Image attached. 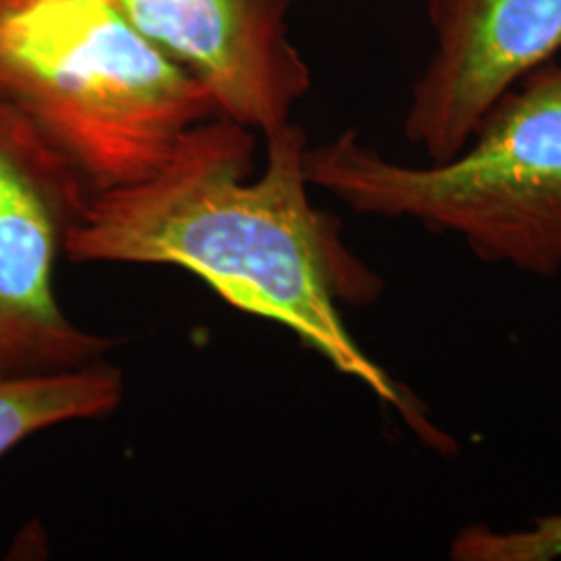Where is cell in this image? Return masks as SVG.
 Segmentation results:
<instances>
[{
    "mask_svg": "<svg viewBox=\"0 0 561 561\" xmlns=\"http://www.w3.org/2000/svg\"><path fill=\"white\" fill-rule=\"evenodd\" d=\"M0 101L92 194L150 175L192 127L219 117L208 88L115 0H0Z\"/></svg>",
    "mask_w": 561,
    "mask_h": 561,
    "instance_id": "7a4b0ae2",
    "label": "cell"
},
{
    "mask_svg": "<svg viewBox=\"0 0 561 561\" xmlns=\"http://www.w3.org/2000/svg\"><path fill=\"white\" fill-rule=\"evenodd\" d=\"M435 50L414 81L403 134L428 162L456 157L484 115L561 53V0H428Z\"/></svg>",
    "mask_w": 561,
    "mask_h": 561,
    "instance_id": "5b68a950",
    "label": "cell"
},
{
    "mask_svg": "<svg viewBox=\"0 0 561 561\" xmlns=\"http://www.w3.org/2000/svg\"><path fill=\"white\" fill-rule=\"evenodd\" d=\"M92 196L78 169L0 101V377L80 368L117 345L71 321L55 294Z\"/></svg>",
    "mask_w": 561,
    "mask_h": 561,
    "instance_id": "277c9868",
    "label": "cell"
},
{
    "mask_svg": "<svg viewBox=\"0 0 561 561\" xmlns=\"http://www.w3.org/2000/svg\"><path fill=\"white\" fill-rule=\"evenodd\" d=\"M125 373L108 360L80 368L0 377V458L48 426L115 412Z\"/></svg>",
    "mask_w": 561,
    "mask_h": 561,
    "instance_id": "52a82bcc",
    "label": "cell"
},
{
    "mask_svg": "<svg viewBox=\"0 0 561 561\" xmlns=\"http://www.w3.org/2000/svg\"><path fill=\"white\" fill-rule=\"evenodd\" d=\"M454 561L561 560V514L535 518L516 530H495L482 522L463 526L449 545Z\"/></svg>",
    "mask_w": 561,
    "mask_h": 561,
    "instance_id": "ba28073f",
    "label": "cell"
},
{
    "mask_svg": "<svg viewBox=\"0 0 561 561\" xmlns=\"http://www.w3.org/2000/svg\"><path fill=\"white\" fill-rule=\"evenodd\" d=\"M304 173L354 213L412 219L460 238L479 261L553 277L561 271V62H545L503 94L447 161H389L347 129L308 146Z\"/></svg>",
    "mask_w": 561,
    "mask_h": 561,
    "instance_id": "3957f363",
    "label": "cell"
},
{
    "mask_svg": "<svg viewBox=\"0 0 561 561\" xmlns=\"http://www.w3.org/2000/svg\"><path fill=\"white\" fill-rule=\"evenodd\" d=\"M264 140V171L250 181L254 131L221 115L192 127L150 175L92 196L65 259L194 273L229 306L289 329L337 373L396 408L428 447L447 454L454 442L422 401L343 322L341 306L375 304L382 279L345 245L340 219L310 201L304 129L291 121Z\"/></svg>",
    "mask_w": 561,
    "mask_h": 561,
    "instance_id": "6da1fadb",
    "label": "cell"
},
{
    "mask_svg": "<svg viewBox=\"0 0 561 561\" xmlns=\"http://www.w3.org/2000/svg\"><path fill=\"white\" fill-rule=\"evenodd\" d=\"M296 0H115L169 59L201 80L219 106L262 138L287 123L312 73L289 41Z\"/></svg>",
    "mask_w": 561,
    "mask_h": 561,
    "instance_id": "8992f818",
    "label": "cell"
}]
</instances>
